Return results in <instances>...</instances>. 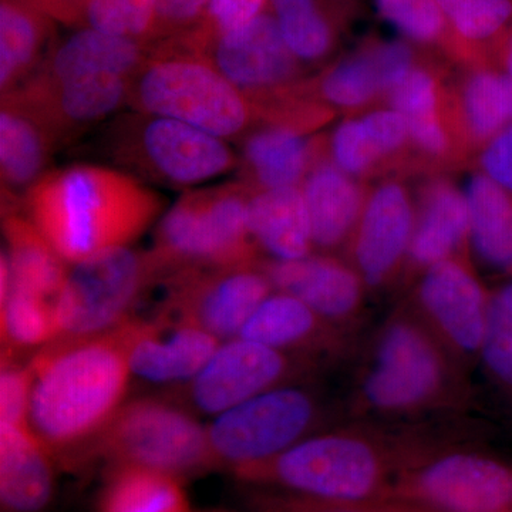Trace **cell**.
<instances>
[{
	"mask_svg": "<svg viewBox=\"0 0 512 512\" xmlns=\"http://www.w3.org/2000/svg\"><path fill=\"white\" fill-rule=\"evenodd\" d=\"M392 500L429 512H512V464L437 446L404 468Z\"/></svg>",
	"mask_w": 512,
	"mask_h": 512,
	"instance_id": "obj_11",
	"label": "cell"
},
{
	"mask_svg": "<svg viewBox=\"0 0 512 512\" xmlns=\"http://www.w3.org/2000/svg\"><path fill=\"white\" fill-rule=\"evenodd\" d=\"M238 338L316 365L320 359L348 355L355 332L333 325L295 296L274 291L256 309Z\"/></svg>",
	"mask_w": 512,
	"mask_h": 512,
	"instance_id": "obj_23",
	"label": "cell"
},
{
	"mask_svg": "<svg viewBox=\"0 0 512 512\" xmlns=\"http://www.w3.org/2000/svg\"><path fill=\"white\" fill-rule=\"evenodd\" d=\"M3 357H15L20 350L39 348L55 342L57 319L55 299L12 289L0 306Z\"/></svg>",
	"mask_w": 512,
	"mask_h": 512,
	"instance_id": "obj_37",
	"label": "cell"
},
{
	"mask_svg": "<svg viewBox=\"0 0 512 512\" xmlns=\"http://www.w3.org/2000/svg\"><path fill=\"white\" fill-rule=\"evenodd\" d=\"M97 512H191L183 481L133 466H109Z\"/></svg>",
	"mask_w": 512,
	"mask_h": 512,
	"instance_id": "obj_33",
	"label": "cell"
},
{
	"mask_svg": "<svg viewBox=\"0 0 512 512\" xmlns=\"http://www.w3.org/2000/svg\"><path fill=\"white\" fill-rule=\"evenodd\" d=\"M248 225L256 248L268 259L293 261L315 252L311 221L299 187L251 190Z\"/></svg>",
	"mask_w": 512,
	"mask_h": 512,
	"instance_id": "obj_30",
	"label": "cell"
},
{
	"mask_svg": "<svg viewBox=\"0 0 512 512\" xmlns=\"http://www.w3.org/2000/svg\"><path fill=\"white\" fill-rule=\"evenodd\" d=\"M276 292L288 293L339 328L356 332L369 289L342 255L313 252L293 261L261 259Z\"/></svg>",
	"mask_w": 512,
	"mask_h": 512,
	"instance_id": "obj_19",
	"label": "cell"
},
{
	"mask_svg": "<svg viewBox=\"0 0 512 512\" xmlns=\"http://www.w3.org/2000/svg\"><path fill=\"white\" fill-rule=\"evenodd\" d=\"M485 62L493 64L512 79V25L488 46Z\"/></svg>",
	"mask_w": 512,
	"mask_h": 512,
	"instance_id": "obj_45",
	"label": "cell"
},
{
	"mask_svg": "<svg viewBox=\"0 0 512 512\" xmlns=\"http://www.w3.org/2000/svg\"><path fill=\"white\" fill-rule=\"evenodd\" d=\"M23 208L66 264L130 247L160 217L164 200L133 175L99 164L49 170Z\"/></svg>",
	"mask_w": 512,
	"mask_h": 512,
	"instance_id": "obj_3",
	"label": "cell"
},
{
	"mask_svg": "<svg viewBox=\"0 0 512 512\" xmlns=\"http://www.w3.org/2000/svg\"><path fill=\"white\" fill-rule=\"evenodd\" d=\"M471 251L484 264L512 274V194L476 173L466 190Z\"/></svg>",
	"mask_w": 512,
	"mask_h": 512,
	"instance_id": "obj_32",
	"label": "cell"
},
{
	"mask_svg": "<svg viewBox=\"0 0 512 512\" xmlns=\"http://www.w3.org/2000/svg\"><path fill=\"white\" fill-rule=\"evenodd\" d=\"M480 363L495 386L512 403V316L495 301L494 296Z\"/></svg>",
	"mask_w": 512,
	"mask_h": 512,
	"instance_id": "obj_40",
	"label": "cell"
},
{
	"mask_svg": "<svg viewBox=\"0 0 512 512\" xmlns=\"http://www.w3.org/2000/svg\"><path fill=\"white\" fill-rule=\"evenodd\" d=\"M101 154L143 183L190 188L237 170L229 141L156 114H117L100 134Z\"/></svg>",
	"mask_w": 512,
	"mask_h": 512,
	"instance_id": "obj_5",
	"label": "cell"
},
{
	"mask_svg": "<svg viewBox=\"0 0 512 512\" xmlns=\"http://www.w3.org/2000/svg\"><path fill=\"white\" fill-rule=\"evenodd\" d=\"M204 57L255 104L261 121L305 93L308 69L285 42L274 13L218 37Z\"/></svg>",
	"mask_w": 512,
	"mask_h": 512,
	"instance_id": "obj_12",
	"label": "cell"
},
{
	"mask_svg": "<svg viewBox=\"0 0 512 512\" xmlns=\"http://www.w3.org/2000/svg\"><path fill=\"white\" fill-rule=\"evenodd\" d=\"M43 26L35 13L12 0L0 6V93L15 92L39 69Z\"/></svg>",
	"mask_w": 512,
	"mask_h": 512,
	"instance_id": "obj_35",
	"label": "cell"
},
{
	"mask_svg": "<svg viewBox=\"0 0 512 512\" xmlns=\"http://www.w3.org/2000/svg\"><path fill=\"white\" fill-rule=\"evenodd\" d=\"M329 419L326 400L315 390L293 382L218 414L207 427L208 440L217 467L237 474L328 429Z\"/></svg>",
	"mask_w": 512,
	"mask_h": 512,
	"instance_id": "obj_9",
	"label": "cell"
},
{
	"mask_svg": "<svg viewBox=\"0 0 512 512\" xmlns=\"http://www.w3.org/2000/svg\"><path fill=\"white\" fill-rule=\"evenodd\" d=\"M416 222V194L407 177L392 175L370 185L359 222L342 256L369 292L402 282Z\"/></svg>",
	"mask_w": 512,
	"mask_h": 512,
	"instance_id": "obj_15",
	"label": "cell"
},
{
	"mask_svg": "<svg viewBox=\"0 0 512 512\" xmlns=\"http://www.w3.org/2000/svg\"><path fill=\"white\" fill-rule=\"evenodd\" d=\"M127 106L237 143L261 123L255 104L194 52L148 56L130 79Z\"/></svg>",
	"mask_w": 512,
	"mask_h": 512,
	"instance_id": "obj_6",
	"label": "cell"
},
{
	"mask_svg": "<svg viewBox=\"0 0 512 512\" xmlns=\"http://www.w3.org/2000/svg\"><path fill=\"white\" fill-rule=\"evenodd\" d=\"M330 160L357 180L419 174L409 126L390 107H376L343 120L326 134Z\"/></svg>",
	"mask_w": 512,
	"mask_h": 512,
	"instance_id": "obj_20",
	"label": "cell"
},
{
	"mask_svg": "<svg viewBox=\"0 0 512 512\" xmlns=\"http://www.w3.org/2000/svg\"><path fill=\"white\" fill-rule=\"evenodd\" d=\"M210 0H157L156 25L167 28L190 25L207 9Z\"/></svg>",
	"mask_w": 512,
	"mask_h": 512,
	"instance_id": "obj_44",
	"label": "cell"
},
{
	"mask_svg": "<svg viewBox=\"0 0 512 512\" xmlns=\"http://www.w3.org/2000/svg\"><path fill=\"white\" fill-rule=\"evenodd\" d=\"M268 0H210L204 15L215 39L244 28L261 16Z\"/></svg>",
	"mask_w": 512,
	"mask_h": 512,
	"instance_id": "obj_42",
	"label": "cell"
},
{
	"mask_svg": "<svg viewBox=\"0 0 512 512\" xmlns=\"http://www.w3.org/2000/svg\"><path fill=\"white\" fill-rule=\"evenodd\" d=\"M311 366L299 357L235 338L222 343L184 394L198 412L221 414L258 394L298 382Z\"/></svg>",
	"mask_w": 512,
	"mask_h": 512,
	"instance_id": "obj_16",
	"label": "cell"
},
{
	"mask_svg": "<svg viewBox=\"0 0 512 512\" xmlns=\"http://www.w3.org/2000/svg\"><path fill=\"white\" fill-rule=\"evenodd\" d=\"M416 222L400 285L413 284L431 266L471 256L470 208L466 191L450 177L430 174L416 190Z\"/></svg>",
	"mask_w": 512,
	"mask_h": 512,
	"instance_id": "obj_22",
	"label": "cell"
},
{
	"mask_svg": "<svg viewBox=\"0 0 512 512\" xmlns=\"http://www.w3.org/2000/svg\"><path fill=\"white\" fill-rule=\"evenodd\" d=\"M429 50L409 40H369L306 82L313 99L335 113L355 114L383 107L390 90Z\"/></svg>",
	"mask_w": 512,
	"mask_h": 512,
	"instance_id": "obj_17",
	"label": "cell"
},
{
	"mask_svg": "<svg viewBox=\"0 0 512 512\" xmlns=\"http://www.w3.org/2000/svg\"><path fill=\"white\" fill-rule=\"evenodd\" d=\"M131 375L153 383L192 379L220 348V339L161 311L121 325Z\"/></svg>",
	"mask_w": 512,
	"mask_h": 512,
	"instance_id": "obj_21",
	"label": "cell"
},
{
	"mask_svg": "<svg viewBox=\"0 0 512 512\" xmlns=\"http://www.w3.org/2000/svg\"><path fill=\"white\" fill-rule=\"evenodd\" d=\"M249 497L252 512H424L421 508L396 500L340 503L302 497L268 488L254 487Z\"/></svg>",
	"mask_w": 512,
	"mask_h": 512,
	"instance_id": "obj_39",
	"label": "cell"
},
{
	"mask_svg": "<svg viewBox=\"0 0 512 512\" xmlns=\"http://www.w3.org/2000/svg\"><path fill=\"white\" fill-rule=\"evenodd\" d=\"M301 188L313 247L320 254L342 255L365 208L370 184L357 180L330 160L326 134Z\"/></svg>",
	"mask_w": 512,
	"mask_h": 512,
	"instance_id": "obj_25",
	"label": "cell"
},
{
	"mask_svg": "<svg viewBox=\"0 0 512 512\" xmlns=\"http://www.w3.org/2000/svg\"><path fill=\"white\" fill-rule=\"evenodd\" d=\"M325 134L284 124H258L239 143V181L251 190L299 187L318 156Z\"/></svg>",
	"mask_w": 512,
	"mask_h": 512,
	"instance_id": "obj_26",
	"label": "cell"
},
{
	"mask_svg": "<svg viewBox=\"0 0 512 512\" xmlns=\"http://www.w3.org/2000/svg\"><path fill=\"white\" fill-rule=\"evenodd\" d=\"M2 229L12 289L57 299L69 264L63 261L23 208L22 197L2 192Z\"/></svg>",
	"mask_w": 512,
	"mask_h": 512,
	"instance_id": "obj_28",
	"label": "cell"
},
{
	"mask_svg": "<svg viewBox=\"0 0 512 512\" xmlns=\"http://www.w3.org/2000/svg\"><path fill=\"white\" fill-rule=\"evenodd\" d=\"M493 296L495 301L500 303L505 311L510 313L512 316V281L507 282V284L500 286L498 289H495Z\"/></svg>",
	"mask_w": 512,
	"mask_h": 512,
	"instance_id": "obj_46",
	"label": "cell"
},
{
	"mask_svg": "<svg viewBox=\"0 0 512 512\" xmlns=\"http://www.w3.org/2000/svg\"><path fill=\"white\" fill-rule=\"evenodd\" d=\"M285 42L306 67L325 63L338 47V16L322 0H269Z\"/></svg>",
	"mask_w": 512,
	"mask_h": 512,
	"instance_id": "obj_34",
	"label": "cell"
},
{
	"mask_svg": "<svg viewBox=\"0 0 512 512\" xmlns=\"http://www.w3.org/2000/svg\"><path fill=\"white\" fill-rule=\"evenodd\" d=\"M210 512H218V511H210Z\"/></svg>",
	"mask_w": 512,
	"mask_h": 512,
	"instance_id": "obj_47",
	"label": "cell"
},
{
	"mask_svg": "<svg viewBox=\"0 0 512 512\" xmlns=\"http://www.w3.org/2000/svg\"><path fill=\"white\" fill-rule=\"evenodd\" d=\"M473 161L478 173L512 194V126L485 144Z\"/></svg>",
	"mask_w": 512,
	"mask_h": 512,
	"instance_id": "obj_43",
	"label": "cell"
},
{
	"mask_svg": "<svg viewBox=\"0 0 512 512\" xmlns=\"http://www.w3.org/2000/svg\"><path fill=\"white\" fill-rule=\"evenodd\" d=\"M128 84L130 79L110 74L59 82L29 79L5 96L19 101L59 148L116 117L127 106Z\"/></svg>",
	"mask_w": 512,
	"mask_h": 512,
	"instance_id": "obj_18",
	"label": "cell"
},
{
	"mask_svg": "<svg viewBox=\"0 0 512 512\" xmlns=\"http://www.w3.org/2000/svg\"><path fill=\"white\" fill-rule=\"evenodd\" d=\"M94 458H103L107 466L147 468L181 481L217 467L208 431L191 410L157 397L124 403L97 441Z\"/></svg>",
	"mask_w": 512,
	"mask_h": 512,
	"instance_id": "obj_8",
	"label": "cell"
},
{
	"mask_svg": "<svg viewBox=\"0 0 512 512\" xmlns=\"http://www.w3.org/2000/svg\"><path fill=\"white\" fill-rule=\"evenodd\" d=\"M147 57L140 40L83 28L59 43L30 79L59 82L101 74L131 79Z\"/></svg>",
	"mask_w": 512,
	"mask_h": 512,
	"instance_id": "obj_29",
	"label": "cell"
},
{
	"mask_svg": "<svg viewBox=\"0 0 512 512\" xmlns=\"http://www.w3.org/2000/svg\"><path fill=\"white\" fill-rule=\"evenodd\" d=\"M251 188L241 181L185 192L158 222L153 254L164 281L177 272L255 264L248 225Z\"/></svg>",
	"mask_w": 512,
	"mask_h": 512,
	"instance_id": "obj_7",
	"label": "cell"
},
{
	"mask_svg": "<svg viewBox=\"0 0 512 512\" xmlns=\"http://www.w3.org/2000/svg\"><path fill=\"white\" fill-rule=\"evenodd\" d=\"M30 390H32V373L29 366L18 365L15 357H2L0 424L30 429Z\"/></svg>",
	"mask_w": 512,
	"mask_h": 512,
	"instance_id": "obj_41",
	"label": "cell"
},
{
	"mask_svg": "<svg viewBox=\"0 0 512 512\" xmlns=\"http://www.w3.org/2000/svg\"><path fill=\"white\" fill-rule=\"evenodd\" d=\"M164 281L153 252L109 249L69 265L56 299L55 342L104 335L131 318L151 285Z\"/></svg>",
	"mask_w": 512,
	"mask_h": 512,
	"instance_id": "obj_10",
	"label": "cell"
},
{
	"mask_svg": "<svg viewBox=\"0 0 512 512\" xmlns=\"http://www.w3.org/2000/svg\"><path fill=\"white\" fill-rule=\"evenodd\" d=\"M434 446L423 431L390 433L366 424L328 427L234 476L252 487L316 500H392L400 473Z\"/></svg>",
	"mask_w": 512,
	"mask_h": 512,
	"instance_id": "obj_2",
	"label": "cell"
},
{
	"mask_svg": "<svg viewBox=\"0 0 512 512\" xmlns=\"http://www.w3.org/2000/svg\"><path fill=\"white\" fill-rule=\"evenodd\" d=\"M86 28L140 40L156 25L157 0H86Z\"/></svg>",
	"mask_w": 512,
	"mask_h": 512,
	"instance_id": "obj_38",
	"label": "cell"
},
{
	"mask_svg": "<svg viewBox=\"0 0 512 512\" xmlns=\"http://www.w3.org/2000/svg\"><path fill=\"white\" fill-rule=\"evenodd\" d=\"M466 399V369L404 302L373 339L353 409L359 416L407 419L457 409Z\"/></svg>",
	"mask_w": 512,
	"mask_h": 512,
	"instance_id": "obj_4",
	"label": "cell"
},
{
	"mask_svg": "<svg viewBox=\"0 0 512 512\" xmlns=\"http://www.w3.org/2000/svg\"><path fill=\"white\" fill-rule=\"evenodd\" d=\"M29 369L30 430L62 466L89 463L130 382L121 325L93 338L52 342Z\"/></svg>",
	"mask_w": 512,
	"mask_h": 512,
	"instance_id": "obj_1",
	"label": "cell"
},
{
	"mask_svg": "<svg viewBox=\"0 0 512 512\" xmlns=\"http://www.w3.org/2000/svg\"><path fill=\"white\" fill-rule=\"evenodd\" d=\"M55 140L19 101L2 96L0 177L2 192L23 197L49 171Z\"/></svg>",
	"mask_w": 512,
	"mask_h": 512,
	"instance_id": "obj_31",
	"label": "cell"
},
{
	"mask_svg": "<svg viewBox=\"0 0 512 512\" xmlns=\"http://www.w3.org/2000/svg\"><path fill=\"white\" fill-rule=\"evenodd\" d=\"M424 512H429V511H424Z\"/></svg>",
	"mask_w": 512,
	"mask_h": 512,
	"instance_id": "obj_48",
	"label": "cell"
},
{
	"mask_svg": "<svg viewBox=\"0 0 512 512\" xmlns=\"http://www.w3.org/2000/svg\"><path fill=\"white\" fill-rule=\"evenodd\" d=\"M413 284L407 305L464 369L480 362L493 292L478 278L471 256L431 266Z\"/></svg>",
	"mask_w": 512,
	"mask_h": 512,
	"instance_id": "obj_13",
	"label": "cell"
},
{
	"mask_svg": "<svg viewBox=\"0 0 512 512\" xmlns=\"http://www.w3.org/2000/svg\"><path fill=\"white\" fill-rule=\"evenodd\" d=\"M447 110L467 161L512 126V79L488 62L464 64L447 79Z\"/></svg>",
	"mask_w": 512,
	"mask_h": 512,
	"instance_id": "obj_24",
	"label": "cell"
},
{
	"mask_svg": "<svg viewBox=\"0 0 512 512\" xmlns=\"http://www.w3.org/2000/svg\"><path fill=\"white\" fill-rule=\"evenodd\" d=\"M259 261L187 269L168 276L163 312L191 323L217 339L238 338L256 309L274 292Z\"/></svg>",
	"mask_w": 512,
	"mask_h": 512,
	"instance_id": "obj_14",
	"label": "cell"
},
{
	"mask_svg": "<svg viewBox=\"0 0 512 512\" xmlns=\"http://www.w3.org/2000/svg\"><path fill=\"white\" fill-rule=\"evenodd\" d=\"M55 458L30 429L0 424L2 512H46L55 497Z\"/></svg>",
	"mask_w": 512,
	"mask_h": 512,
	"instance_id": "obj_27",
	"label": "cell"
},
{
	"mask_svg": "<svg viewBox=\"0 0 512 512\" xmlns=\"http://www.w3.org/2000/svg\"><path fill=\"white\" fill-rule=\"evenodd\" d=\"M377 10L404 39L421 49H436L460 66L466 55L437 0H376Z\"/></svg>",
	"mask_w": 512,
	"mask_h": 512,
	"instance_id": "obj_36",
	"label": "cell"
}]
</instances>
